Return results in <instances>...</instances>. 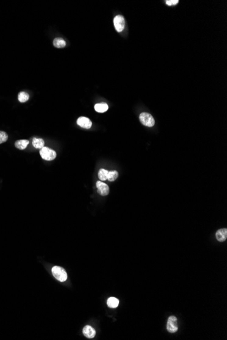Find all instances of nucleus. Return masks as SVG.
Segmentation results:
<instances>
[{"label": "nucleus", "mask_w": 227, "mask_h": 340, "mask_svg": "<svg viewBox=\"0 0 227 340\" xmlns=\"http://www.w3.org/2000/svg\"><path fill=\"white\" fill-rule=\"evenodd\" d=\"M52 275L56 279L60 282H65L67 278V274L66 270L61 267L55 266L52 268Z\"/></svg>", "instance_id": "nucleus-1"}, {"label": "nucleus", "mask_w": 227, "mask_h": 340, "mask_svg": "<svg viewBox=\"0 0 227 340\" xmlns=\"http://www.w3.org/2000/svg\"><path fill=\"white\" fill-rule=\"evenodd\" d=\"M40 156L44 160L47 161H51L55 159L57 157V153L56 151L52 150L51 148L47 147H44L40 149Z\"/></svg>", "instance_id": "nucleus-2"}, {"label": "nucleus", "mask_w": 227, "mask_h": 340, "mask_svg": "<svg viewBox=\"0 0 227 340\" xmlns=\"http://www.w3.org/2000/svg\"><path fill=\"white\" fill-rule=\"evenodd\" d=\"M140 120L141 124L147 127H152L155 124L154 119L151 114L144 112L140 115Z\"/></svg>", "instance_id": "nucleus-3"}, {"label": "nucleus", "mask_w": 227, "mask_h": 340, "mask_svg": "<svg viewBox=\"0 0 227 340\" xmlns=\"http://www.w3.org/2000/svg\"><path fill=\"white\" fill-rule=\"evenodd\" d=\"M167 329L171 333H174L178 330V319L174 316H171L167 320Z\"/></svg>", "instance_id": "nucleus-4"}, {"label": "nucleus", "mask_w": 227, "mask_h": 340, "mask_svg": "<svg viewBox=\"0 0 227 340\" xmlns=\"http://www.w3.org/2000/svg\"><path fill=\"white\" fill-rule=\"evenodd\" d=\"M114 25L115 29L118 32H121L123 31L124 28L125 27V21L124 17L121 15H117L114 19Z\"/></svg>", "instance_id": "nucleus-5"}, {"label": "nucleus", "mask_w": 227, "mask_h": 340, "mask_svg": "<svg viewBox=\"0 0 227 340\" xmlns=\"http://www.w3.org/2000/svg\"><path fill=\"white\" fill-rule=\"evenodd\" d=\"M96 187L97 188V192L101 196H105L109 194L110 192V188L107 184L102 182L101 181H99L96 183Z\"/></svg>", "instance_id": "nucleus-6"}, {"label": "nucleus", "mask_w": 227, "mask_h": 340, "mask_svg": "<svg viewBox=\"0 0 227 340\" xmlns=\"http://www.w3.org/2000/svg\"><path fill=\"white\" fill-rule=\"evenodd\" d=\"M77 124L83 128L89 129L92 127V122L88 118L82 116L77 120Z\"/></svg>", "instance_id": "nucleus-7"}, {"label": "nucleus", "mask_w": 227, "mask_h": 340, "mask_svg": "<svg viewBox=\"0 0 227 340\" xmlns=\"http://www.w3.org/2000/svg\"><path fill=\"white\" fill-rule=\"evenodd\" d=\"M83 334L87 338L92 339L96 335V331L94 328L89 325H87L83 328Z\"/></svg>", "instance_id": "nucleus-8"}, {"label": "nucleus", "mask_w": 227, "mask_h": 340, "mask_svg": "<svg viewBox=\"0 0 227 340\" xmlns=\"http://www.w3.org/2000/svg\"><path fill=\"white\" fill-rule=\"evenodd\" d=\"M216 238L219 242H225L227 238V230L226 228L220 229L216 233Z\"/></svg>", "instance_id": "nucleus-9"}, {"label": "nucleus", "mask_w": 227, "mask_h": 340, "mask_svg": "<svg viewBox=\"0 0 227 340\" xmlns=\"http://www.w3.org/2000/svg\"><path fill=\"white\" fill-rule=\"evenodd\" d=\"M29 143V141L28 140H25V139L18 140L15 142V147L17 149L23 150V149H25L27 147Z\"/></svg>", "instance_id": "nucleus-10"}, {"label": "nucleus", "mask_w": 227, "mask_h": 340, "mask_svg": "<svg viewBox=\"0 0 227 340\" xmlns=\"http://www.w3.org/2000/svg\"><path fill=\"white\" fill-rule=\"evenodd\" d=\"M53 45L57 48H63L66 46V42L63 39L60 37H57L53 40Z\"/></svg>", "instance_id": "nucleus-11"}, {"label": "nucleus", "mask_w": 227, "mask_h": 340, "mask_svg": "<svg viewBox=\"0 0 227 340\" xmlns=\"http://www.w3.org/2000/svg\"><path fill=\"white\" fill-rule=\"evenodd\" d=\"M32 145L36 149H42L44 147V141L40 138H34L32 140Z\"/></svg>", "instance_id": "nucleus-12"}, {"label": "nucleus", "mask_w": 227, "mask_h": 340, "mask_svg": "<svg viewBox=\"0 0 227 340\" xmlns=\"http://www.w3.org/2000/svg\"><path fill=\"white\" fill-rule=\"evenodd\" d=\"M95 109L97 112L104 113L108 109V105L105 102L102 103H97L95 105Z\"/></svg>", "instance_id": "nucleus-13"}, {"label": "nucleus", "mask_w": 227, "mask_h": 340, "mask_svg": "<svg viewBox=\"0 0 227 340\" xmlns=\"http://www.w3.org/2000/svg\"><path fill=\"white\" fill-rule=\"evenodd\" d=\"M108 306L111 308H116L119 305V300L116 297H110L107 301Z\"/></svg>", "instance_id": "nucleus-14"}, {"label": "nucleus", "mask_w": 227, "mask_h": 340, "mask_svg": "<svg viewBox=\"0 0 227 340\" xmlns=\"http://www.w3.org/2000/svg\"><path fill=\"white\" fill-rule=\"evenodd\" d=\"M108 172L109 171H107V170H105L104 168L100 169L98 172V177L99 178V179L101 181H104L105 180H107Z\"/></svg>", "instance_id": "nucleus-15"}, {"label": "nucleus", "mask_w": 227, "mask_h": 340, "mask_svg": "<svg viewBox=\"0 0 227 340\" xmlns=\"http://www.w3.org/2000/svg\"><path fill=\"white\" fill-rule=\"evenodd\" d=\"M29 94L25 92H20L19 93V95H18V99H19V101L20 102H25L29 100Z\"/></svg>", "instance_id": "nucleus-16"}, {"label": "nucleus", "mask_w": 227, "mask_h": 340, "mask_svg": "<svg viewBox=\"0 0 227 340\" xmlns=\"http://www.w3.org/2000/svg\"><path fill=\"white\" fill-rule=\"evenodd\" d=\"M118 177H119V172H118L116 171H109L108 175V177H107V180H108L109 181H111V182H112V181H114Z\"/></svg>", "instance_id": "nucleus-17"}, {"label": "nucleus", "mask_w": 227, "mask_h": 340, "mask_svg": "<svg viewBox=\"0 0 227 340\" xmlns=\"http://www.w3.org/2000/svg\"><path fill=\"white\" fill-rule=\"evenodd\" d=\"M8 139V134L4 131H0V144L6 141Z\"/></svg>", "instance_id": "nucleus-18"}, {"label": "nucleus", "mask_w": 227, "mask_h": 340, "mask_svg": "<svg viewBox=\"0 0 227 340\" xmlns=\"http://www.w3.org/2000/svg\"><path fill=\"white\" fill-rule=\"evenodd\" d=\"M178 0H167L166 1V4L169 5H173L178 4Z\"/></svg>", "instance_id": "nucleus-19"}]
</instances>
